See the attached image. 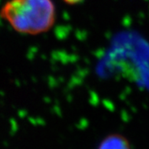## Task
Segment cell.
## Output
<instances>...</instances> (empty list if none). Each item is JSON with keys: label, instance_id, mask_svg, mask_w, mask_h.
I'll return each instance as SVG.
<instances>
[{"label": "cell", "instance_id": "obj_1", "mask_svg": "<svg viewBox=\"0 0 149 149\" xmlns=\"http://www.w3.org/2000/svg\"><path fill=\"white\" fill-rule=\"evenodd\" d=\"M0 17L15 32L36 36L54 27L56 8L52 0H8L0 9Z\"/></svg>", "mask_w": 149, "mask_h": 149}, {"label": "cell", "instance_id": "obj_3", "mask_svg": "<svg viewBox=\"0 0 149 149\" xmlns=\"http://www.w3.org/2000/svg\"><path fill=\"white\" fill-rule=\"evenodd\" d=\"M84 1L85 0H62L63 3H65V4H68V5H76Z\"/></svg>", "mask_w": 149, "mask_h": 149}, {"label": "cell", "instance_id": "obj_2", "mask_svg": "<svg viewBox=\"0 0 149 149\" xmlns=\"http://www.w3.org/2000/svg\"><path fill=\"white\" fill-rule=\"evenodd\" d=\"M99 149H130V146L126 139L114 135L104 140Z\"/></svg>", "mask_w": 149, "mask_h": 149}]
</instances>
